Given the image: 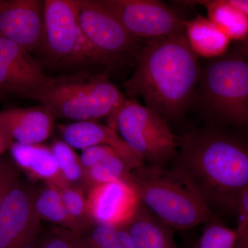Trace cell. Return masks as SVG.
<instances>
[{
	"label": "cell",
	"instance_id": "6da1fadb",
	"mask_svg": "<svg viewBox=\"0 0 248 248\" xmlns=\"http://www.w3.org/2000/svg\"><path fill=\"white\" fill-rule=\"evenodd\" d=\"M172 169L212 213L236 212L248 189V141L215 125L195 129L182 138Z\"/></svg>",
	"mask_w": 248,
	"mask_h": 248
},
{
	"label": "cell",
	"instance_id": "7a4b0ae2",
	"mask_svg": "<svg viewBox=\"0 0 248 248\" xmlns=\"http://www.w3.org/2000/svg\"><path fill=\"white\" fill-rule=\"evenodd\" d=\"M135 62L122 85L129 99L142 98L164 120L181 117L193 100L202 69L186 33L148 40Z\"/></svg>",
	"mask_w": 248,
	"mask_h": 248
},
{
	"label": "cell",
	"instance_id": "3957f363",
	"mask_svg": "<svg viewBox=\"0 0 248 248\" xmlns=\"http://www.w3.org/2000/svg\"><path fill=\"white\" fill-rule=\"evenodd\" d=\"M29 99L40 102L55 118L77 122L110 117L126 98L109 79L108 72L79 71L52 77L46 87Z\"/></svg>",
	"mask_w": 248,
	"mask_h": 248
},
{
	"label": "cell",
	"instance_id": "277c9868",
	"mask_svg": "<svg viewBox=\"0 0 248 248\" xmlns=\"http://www.w3.org/2000/svg\"><path fill=\"white\" fill-rule=\"evenodd\" d=\"M197 86V102L210 120L248 128V53L244 49L210 59L201 69Z\"/></svg>",
	"mask_w": 248,
	"mask_h": 248
},
{
	"label": "cell",
	"instance_id": "5b68a950",
	"mask_svg": "<svg viewBox=\"0 0 248 248\" xmlns=\"http://www.w3.org/2000/svg\"><path fill=\"white\" fill-rule=\"evenodd\" d=\"M140 202L172 229H188L213 218V213L174 169L143 164L132 170Z\"/></svg>",
	"mask_w": 248,
	"mask_h": 248
},
{
	"label": "cell",
	"instance_id": "8992f818",
	"mask_svg": "<svg viewBox=\"0 0 248 248\" xmlns=\"http://www.w3.org/2000/svg\"><path fill=\"white\" fill-rule=\"evenodd\" d=\"M108 123L148 166L165 168L175 159L174 135L166 120L135 99H125Z\"/></svg>",
	"mask_w": 248,
	"mask_h": 248
},
{
	"label": "cell",
	"instance_id": "52a82bcc",
	"mask_svg": "<svg viewBox=\"0 0 248 248\" xmlns=\"http://www.w3.org/2000/svg\"><path fill=\"white\" fill-rule=\"evenodd\" d=\"M45 42L42 51L65 66L107 63L86 38L75 0H45Z\"/></svg>",
	"mask_w": 248,
	"mask_h": 248
},
{
	"label": "cell",
	"instance_id": "ba28073f",
	"mask_svg": "<svg viewBox=\"0 0 248 248\" xmlns=\"http://www.w3.org/2000/svg\"><path fill=\"white\" fill-rule=\"evenodd\" d=\"M75 1L83 32L107 62L108 72L131 59L136 61L141 40L130 35L99 0Z\"/></svg>",
	"mask_w": 248,
	"mask_h": 248
},
{
	"label": "cell",
	"instance_id": "9c48e42d",
	"mask_svg": "<svg viewBox=\"0 0 248 248\" xmlns=\"http://www.w3.org/2000/svg\"><path fill=\"white\" fill-rule=\"evenodd\" d=\"M127 31L140 40H150L186 33L185 22L162 1L156 0H99Z\"/></svg>",
	"mask_w": 248,
	"mask_h": 248
},
{
	"label": "cell",
	"instance_id": "30bf717a",
	"mask_svg": "<svg viewBox=\"0 0 248 248\" xmlns=\"http://www.w3.org/2000/svg\"><path fill=\"white\" fill-rule=\"evenodd\" d=\"M37 190L20 181L0 205V248H35L42 228L34 206Z\"/></svg>",
	"mask_w": 248,
	"mask_h": 248
},
{
	"label": "cell",
	"instance_id": "8fae6325",
	"mask_svg": "<svg viewBox=\"0 0 248 248\" xmlns=\"http://www.w3.org/2000/svg\"><path fill=\"white\" fill-rule=\"evenodd\" d=\"M0 37L14 42L30 53L42 50L45 42V1H1Z\"/></svg>",
	"mask_w": 248,
	"mask_h": 248
},
{
	"label": "cell",
	"instance_id": "7c38bea8",
	"mask_svg": "<svg viewBox=\"0 0 248 248\" xmlns=\"http://www.w3.org/2000/svg\"><path fill=\"white\" fill-rule=\"evenodd\" d=\"M51 79L29 51L0 37V93L29 99L46 87Z\"/></svg>",
	"mask_w": 248,
	"mask_h": 248
},
{
	"label": "cell",
	"instance_id": "4fadbf2b",
	"mask_svg": "<svg viewBox=\"0 0 248 248\" xmlns=\"http://www.w3.org/2000/svg\"><path fill=\"white\" fill-rule=\"evenodd\" d=\"M90 215L95 223L128 226L140 205V197L131 184L124 182L93 186L86 194Z\"/></svg>",
	"mask_w": 248,
	"mask_h": 248
},
{
	"label": "cell",
	"instance_id": "5bb4252c",
	"mask_svg": "<svg viewBox=\"0 0 248 248\" xmlns=\"http://www.w3.org/2000/svg\"><path fill=\"white\" fill-rule=\"evenodd\" d=\"M63 141L73 148L84 150L95 146L112 148L131 170L144 161L125 143L115 130L95 122H77L60 127Z\"/></svg>",
	"mask_w": 248,
	"mask_h": 248
},
{
	"label": "cell",
	"instance_id": "9a60e30c",
	"mask_svg": "<svg viewBox=\"0 0 248 248\" xmlns=\"http://www.w3.org/2000/svg\"><path fill=\"white\" fill-rule=\"evenodd\" d=\"M55 118L43 106L9 109L0 112V127L14 141L41 144L53 131Z\"/></svg>",
	"mask_w": 248,
	"mask_h": 248
},
{
	"label": "cell",
	"instance_id": "2e32d148",
	"mask_svg": "<svg viewBox=\"0 0 248 248\" xmlns=\"http://www.w3.org/2000/svg\"><path fill=\"white\" fill-rule=\"evenodd\" d=\"M9 150L14 162L32 180L57 187L66 185L50 147L14 141Z\"/></svg>",
	"mask_w": 248,
	"mask_h": 248
},
{
	"label": "cell",
	"instance_id": "e0dca14e",
	"mask_svg": "<svg viewBox=\"0 0 248 248\" xmlns=\"http://www.w3.org/2000/svg\"><path fill=\"white\" fill-rule=\"evenodd\" d=\"M79 157L91 187L112 182H127L132 185V170L112 148L90 147L83 150Z\"/></svg>",
	"mask_w": 248,
	"mask_h": 248
},
{
	"label": "cell",
	"instance_id": "ac0fdd59",
	"mask_svg": "<svg viewBox=\"0 0 248 248\" xmlns=\"http://www.w3.org/2000/svg\"><path fill=\"white\" fill-rule=\"evenodd\" d=\"M128 230L135 248H178L173 239L172 228L141 203Z\"/></svg>",
	"mask_w": 248,
	"mask_h": 248
},
{
	"label": "cell",
	"instance_id": "d6986e66",
	"mask_svg": "<svg viewBox=\"0 0 248 248\" xmlns=\"http://www.w3.org/2000/svg\"><path fill=\"white\" fill-rule=\"evenodd\" d=\"M185 27L187 40L197 55L214 58L228 50L231 39L210 19L198 16L186 21Z\"/></svg>",
	"mask_w": 248,
	"mask_h": 248
},
{
	"label": "cell",
	"instance_id": "ffe728a7",
	"mask_svg": "<svg viewBox=\"0 0 248 248\" xmlns=\"http://www.w3.org/2000/svg\"><path fill=\"white\" fill-rule=\"evenodd\" d=\"M68 231L79 248H135L128 226L97 223L83 232Z\"/></svg>",
	"mask_w": 248,
	"mask_h": 248
},
{
	"label": "cell",
	"instance_id": "44dd1931",
	"mask_svg": "<svg viewBox=\"0 0 248 248\" xmlns=\"http://www.w3.org/2000/svg\"><path fill=\"white\" fill-rule=\"evenodd\" d=\"M181 4H202L208 10L209 19L226 32L230 38L242 40L248 32V16L227 0L182 1Z\"/></svg>",
	"mask_w": 248,
	"mask_h": 248
},
{
	"label": "cell",
	"instance_id": "7402d4cb",
	"mask_svg": "<svg viewBox=\"0 0 248 248\" xmlns=\"http://www.w3.org/2000/svg\"><path fill=\"white\" fill-rule=\"evenodd\" d=\"M34 206L40 219L50 222L67 231L81 232L78 223L67 213L56 186L45 183L37 188Z\"/></svg>",
	"mask_w": 248,
	"mask_h": 248
},
{
	"label": "cell",
	"instance_id": "603a6c76",
	"mask_svg": "<svg viewBox=\"0 0 248 248\" xmlns=\"http://www.w3.org/2000/svg\"><path fill=\"white\" fill-rule=\"evenodd\" d=\"M50 148L66 185L79 189L86 195L91 187L80 157L74 148L63 141L54 142Z\"/></svg>",
	"mask_w": 248,
	"mask_h": 248
},
{
	"label": "cell",
	"instance_id": "cb8c5ba5",
	"mask_svg": "<svg viewBox=\"0 0 248 248\" xmlns=\"http://www.w3.org/2000/svg\"><path fill=\"white\" fill-rule=\"evenodd\" d=\"M58 188L67 213L78 223L81 232L97 223L90 215L86 195L82 190L68 185Z\"/></svg>",
	"mask_w": 248,
	"mask_h": 248
},
{
	"label": "cell",
	"instance_id": "d4e9b609",
	"mask_svg": "<svg viewBox=\"0 0 248 248\" xmlns=\"http://www.w3.org/2000/svg\"><path fill=\"white\" fill-rule=\"evenodd\" d=\"M203 233L193 248H234L236 231L220 224L218 222H207Z\"/></svg>",
	"mask_w": 248,
	"mask_h": 248
},
{
	"label": "cell",
	"instance_id": "484cf974",
	"mask_svg": "<svg viewBox=\"0 0 248 248\" xmlns=\"http://www.w3.org/2000/svg\"><path fill=\"white\" fill-rule=\"evenodd\" d=\"M22 173L11 156L0 158V205L20 182Z\"/></svg>",
	"mask_w": 248,
	"mask_h": 248
},
{
	"label": "cell",
	"instance_id": "4316f807",
	"mask_svg": "<svg viewBox=\"0 0 248 248\" xmlns=\"http://www.w3.org/2000/svg\"><path fill=\"white\" fill-rule=\"evenodd\" d=\"M35 248H79L71 239L68 231L55 228L48 234L41 235Z\"/></svg>",
	"mask_w": 248,
	"mask_h": 248
},
{
	"label": "cell",
	"instance_id": "83f0119b",
	"mask_svg": "<svg viewBox=\"0 0 248 248\" xmlns=\"http://www.w3.org/2000/svg\"><path fill=\"white\" fill-rule=\"evenodd\" d=\"M235 213L237 215V240L248 244V189L240 197Z\"/></svg>",
	"mask_w": 248,
	"mask_h": 248
},
{
	"label": "cell",
	"instance_id": "f1b7e54d",
	"mask_svg": "<svg viewBox=\"0 0 248 248\" xmlns=\"http://www.w3.org/2000/svg\"><path fill=\"white\" fill-rule=\"evenodd\" d=\"M14 143V139L11 138L6 130L0 127V156L4 152L10 149Z\"/></svg>",
	"mask_w": 248,
	"mask_h": 248
},
{
	"label": "cell",
	"instance_id": "f546056e",
	"mask_svg": "<svg viewBox=\"0 0 248 248\" xmlns=\"http://www.w3.org/2000/svg\"><path fill=\"white\" fill-rule=\"evenodd\" d=\"M227 1L248 16V0H227Z\"/></svg>",
	"mask_w": 248,
	"mask_h": 248
},
{
	"label": "cell",
	"instance_id": "4dcf8cb0",
	"mask_svg": "<svg viewBox=\"0 0 248 248\" xmlns=\"http://www.w3.org/2000/svg\"><path fill=\"white\" fill-rule=\"evenodd\" d=\"M239 42L240 45L239 46L240 48L244 49L245 51L247 52L248 53V32L246 37L242 40L239 41Z\"/></svg>",
	"mask_w": 248,
	"mask_h": 248
},
{
	"label": "cell",
	"instance_id": "1f68e13d",
	"mask_svg": "<svg viewBox=\"0 0 248 248\" xmlns=\"http://www.w3.org/2000/svg\"><path fill=\"white\" fill-rule=\"evenodd\" d=\"M234 248H248V244L246 243L241 242L240 241H236Z\"/></svg>",
	"mask_w": 248,
	"mask_h": 248
},
{
	"label": "cell",
	"instance_id": "d6a6232c",
	"mask_svg": "<svg viewBox=\"0 0 248 248\" xmlns=\"http://www.w3.org/2000/svg\"><path fill=\"white\" fill-rule=\"evenodd\" d=\"M3 95H4V94H3L2 93H0V99H1V97H3Z\"/></svg>",
	"mask_w": 248,
	"mask_h": 248
},
{
	"label": "cell",
	"instance_id": "836d02e7",
	"mask_svg": "<svg viewBox=\"0 0 248 248\" xmlns=\"http://www.w3.org/2000/svg\"><path fill=\"white\" fill-rule=\"evenodd\" d=\"M1 0H0V3H1Z\"/></svg>",
	"mask_w": 248,
	"mask_h": 248
}]
</instances>
